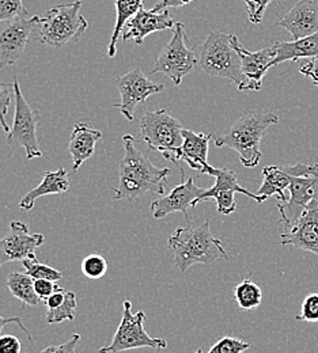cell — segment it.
Masks as SVG:
<instances>
[{"instance_id":"obj_1","label":"cell","mask_w":318,"mask_h":353,"mask_svg":"<svg viewBox=\"0 0 318 353\" xmlns=\"http://www.w3.org/2000/svg\"><path fill=\"white\" fill-rule=\"evenodd\" d=\"M123 143L126 154L120 162L119 188L115 192V199L134 201L147 193L165 194L172 170L157 168L147 155L137 150L132 134H124Z\"/></svg>"},{"instance_id":"obj_2","label":"cell","mask_w":318,"mask_h":353,"mask_svg":"<svg viewBox=\"0 0 318 353\" xmlns=\"http://www.w3.org/2000/svg\"><path fill=\"white\" fill-rule=\"evenodd\" d=\"M277 123V114L271 112H246L226 132L212 137L217 147L234 150L239 155L241 163L252 169L260 163L263 157L260 144L264 134Z\"/></svg>"},{"instance_id":"obj_3","label":"cell","mask_w":318,"mask_h":353,"mask_svg":"<svg viewBox=\"0 0 318 353\" xmlns=\"http://www.w3.org/2000/svg\"><path fill=\"white\" fill-rule=\"evenodd\" d=\"M169 249L175 254V265L185 273L195 264L211 265L218 260H228V252L221 239L215 238L210 221L193 227H179L168 239Z\"/></svg>"},{"instance_id":"obj_4","label":"cell","mask_w":318,"mask_h":353,"mask_svg":"<svg viewBox=\"0 0 318 353\" xmlns=\"http://www.w3.org/2000/svg\"><path fill=\"white\" fill-rule=\"evenodd\" d=\"M82 1L57 4L48 10L40 18L37 26V40L41 44L60 49L78 43L89 28V22L81 14Z\"/></svg>"},{"instance_id":"obj_5","label":"cell","mask_w":318,"mask_h":353,"mask_svg":"<svg viewBox=\"0 0 318 353\" xmlns=\"http://www.w3.org/2000/svg\"><path fill=\"white\" fill-rule=\"evenodd\" d=\"M141 139L150 150L159 152L168 162L179 163L182 145V124L168 110L158 109L143 114L139 123Z\"/></svg>"},{"instance_id":"obj_6","label":"cell","mask_w":318,"mask_h":353,"mask_svg":"<svg viewBox=\"0 0 318 353\" xmlns=\"http://www.w3.org/2000/svg\"><path fill=\"white\" fill-rule=\"evenodd\" d=\"M199 64L210 77L228 79L237 88L242 83L241 59L232 45V34L211 32L200 48Z\"/></svg>"},{"instance_id":"obj_7","label":"cell","mask_w":318,"mask_h":353,"mask_svg":"<svg viewBox=\"0 0 318 353\" xmlns=\"http://www.w3.org/2000/svg\"><path fill=\"white\" fill-rule=\"evenodd\" d=\"M15 90V114L10 133H7V144L10 147H22L26 151L29 161L43 157V151L39 143V124L41 114L37 109H33L25 99L19 81L14 78Z\"/></svg>"},{"instance_id":"obj_8","label":"cell","mask_w":318,"mask_h":353,"mask_svg":"<svg viewBox=\"0 0 318 353\" xmlns=\"http://www.w3.org/2000/svg\"><path fill=\"white\" fill-rule=\"evenodd\" d=\"M196 64L197 57L189 44L185 26L177 22L172 40L159 52L151 74H163L175 86H180L182 79L195 70Z\"/></svg>"},{"instance_id":"obj_9","label":"cell","mask_w":318,"mask_h":353,"mask_svg":"<svg viewBox=\"0 0 318 353\" xmlns=\"http://www.w3.org/2000/svg\"><path fill=\"white\" fill-rule=\"evenodd\" d=\"M132 303L127 299L123 305V318L117 327V332L108 347L101 348L98 353H120L137 348H152L162 351L168 348V341L163 339H154L148 336L144 329L146 312L137 311L132 314Z\"/></svg>"},{"instance_id":"obj_10","label":"cell","mask_w":318,"mask_h":353,"mask_svg":"<svg viewBox=\"0 0 318 353\" xmlns=\"http://www.w3.org/2000/svg\"><path fill=\"white\" fill-rule=\"evenodd\" d=\"M40 18L30 15L0 22V70L15 64L23 56Z\"/></svg>"},{"instance_id":"obj_11","label":"cell","mask_w":318,"mask_h":353,"mask_svg":"<svg viewBox=\"0 0 318 353\" xmlns=\"http://www.w3.org/2000/svg\"><path fill=\"white\" fill-rule=\"evenodd\" d=\"M117 88L121 94L120 103H116L115 108L128 120L132 121L135 112L140 105H143L148 97L157 95L165 90L163 85L152 83L141 68H134L126 75L116 79Z\"/></svg>"},{"instance_id":"obj_12","label":"cell","mask_w":318,"mask_h":353,"mask_svg":"<svg viewBox=\"0 0 318 353\" xmlns=\"http://www.w3.org/2000/svg\"><path fill=\"white\" fill-rule=\"evenodd\" d=\"M46 236L43 234H30L28 224L11 221L8 234L0 239V268L11 261H23L36 256V250L43 246Z\"/></svg>"},{"instance_id":"obj_13","label":"cell","mask_w":318,"mask_h":353,"mask_svg":"<svg viewBox=\"0 0 318 353\" xmlns=\"http://www.w3.org/2000/svg\"><path fill=\"white\" fill-rule=\"evenodd\" d=\"M183 170L181 169V183L176 186L169 194L151 203L150 210L155 219H163L173 212H181L186 221L190 224L189 212L197 205L199 197L204 193L206 188H200L195 183L193 178L189 176L183 181Z\"/></svg>"},{"instance_id":"obj_14","label":"cell","mask_w":318,"mask_h":353,"mask_svg":"<svg viewBox=\"0 0 318 353\" xmlns=\"http://www.w3.org/2000/svg\"><path fill=\"white\" fill-rule=\"evenodd\" d=\"M290 197L284 203H277L280 221L286 230L298 221L313 200L318 199V174L294 176L288 186Z\"/></svg>"},{"instance_id":"obj_15","label":"cell","mask_w":318,"mask_h":353,"mask_svg":"<svg viewBox=\"0 0 318 353\" xmlns=\"http://www.w3.org/2000/svg\"><path fill=\"white\" fill-rule=\"evenodd\" d=\"M232 45L241 59L242 83L238 88L239 91H259L263 88V79L267 71L273 67L276 57L273 46L266 48L257 52H249L245 49L237 36L232 34Z\"/></svg>"},{"instance_id":"obj_16","label":"cell","mask_w":318,"mask_h":353,"mask_svg":"<svg viewBox=\"0 0 318 353\" xmlns=\"http://www.w3.org/2000/svg\"><path fill=\"white\" fill-rule=\"evenodd\" d=\"M214 186L204 190V193L199 197L197 204L207 201L210 199L215 200L218 205V212L222 215H231L237 210L235 204V193H242L250 199H253L256 203L261 204L264 203V199L260 197L256 193L249 192L248 189L242 188L238 182V176L230 170V169H218V174L215 176Z\"/></svg>"},{"instance_id":"obj_17","label":"cell","mask_w":318,"mask_h":353,"mask_svg":"<svg viewBox=\"0 0 318 353\" xmlns=\"http://www.w3.org/2000/svg\"><path fill=\"white\" fill-rule=\"evenodd\" d=\"M310 174H318V163L316 165L297 163L292 166H267L263 169V182L256 194L263 197L264 201L271 196H276L279 203H284L287 201L284 190L288 189L291 179L294 176H310Z\"/></svg>"},{"instance_id":"obj_18","label":"cell","mask_w":318,"mask_h":353,"mask_svg":"<svg viewBox=\"0 0 318 353\" xmlns=\"http://www.w3.org/2000/svg\"><path fill=\"white\" fill-rule=\"evenodd\" d=\"M280 239L281 245H291L318 256V199L313 200L299 219L280 235Z\"/></svg>"},{"instance_id":"obj_19","label":"cell","mask_w":318,"mask_h":353,"mask_svg":"<svg viewBox=\"0 0 318 353\" xmlns=\"http://www.w3.org/2000/svg\"><path fill=\"white\" fill-rule=\"evenodd\" d=\"M176 22L172 18L169 10L154 12L151 10L141 8L137 15L127 22L121 32L123 41H134L135 44L141 45L146 37L151 33L175 29Z\"/></svg>"},{"instance_id":"obj_20","label":"cell","mask_w":318,"mask_h":353,"mask_svg":"<svg viewBox=\"0 0 318 353\" xmlns=\"http://www.w3.org/2000/svg\"><path fill=\"white\" fill-rule=\"evenodd\" d=\"M276 25L286 29L294 41L316 34L318 32V1L299 0Z\"/></svg>"},{"instance_id":"obj_21","label":"cell","mask_w":318,"mask_h":353,"mask_svg":"<svg viewBox=\"0 0 318 353\" xmlns=\"http://www.w3.org/2000/svg\"><path fill=\"white\" fill-rule=\"evenodd\" d=\"M182 139L180 159L192 170H197L200 174L217 176L218 169L208 163V144L212 139V134L195 133L183 130Z\"/></svg>"},{"instance_id":"obj_22","label":"cell","mask_w":318,"mask_h":353,"mask_svg":"<svg viewBox=\"0 0 318 353\" xmlns=\"http://www.w3.org/2000/svg\"><path fill=\"white\" fill-rule=\"evenodd\" d=\"M101 139L102 133L91 128L86 123H78L74 127L68 141V151L71 154L72 169L75 173H78L81 166L94 155L95 145Z\"/></svg>"},{"instance_id":"obj_23","label":"cell","mask_w":318,"mask_h":353,"mask_svg":"<svg viewBox=\"0 0 318 353\" xmlns=\"http://www.w3.org/2000/svg\"><path fill=\"white\" fill-rule=\"evenodd\" d=\"M68 188H70V176H68L67 169L60 168L56 172H46L43 176L41 183L21 199L19 208L29 212L34 208L36 201L40 197L49 196V194H63L68 192Z\"/></svg>"},{"instance_id":"obj_24","label":"cell","mask_w":318,"mask_h":353,"mask_svg":"<svg viewBox=\"0 0 318 353\" xmlns=\"http://www.w3.org/2000/svg\"><path fill=\"white\" fill-rule=\"evenodd\" d=\"M276 53L273 65L284 61H298L301 59H313L318 56V32L313 36L291 43H275Z\"/></svg>"},{"instance_id":"obj_25","label":"cell","mask_w":318,"mask_h":353,"mask_svg":"<svg viewBox=\"0 0 318 353\" xmlns=\"http://www.w3.org/2000/svg\"><path fill=\"white\" fill-rule=\"evenodd\" d=\"M116 7V23L113 28L112 39L108 44V54L110 57L116 56L117 43L121 37V32L127 22L132 19L137 12L143 8V0H115Z\"/></svg>"},{"instance_id":"obj_26","label":"cell","mask_w":318,"mask_h":353,"mask_svg":"<svg viewBox=\"0 0 318 353\" xmlns=\"http://www.w3.org/2000/svg\"><path fill=\"white\" fill-rule=\"evenodd\" d=\"M7 288L12 296L22 302L23 307L37 306L41 302L34 290V280L26 273H10L7 277Z\"/></svg>"},{"instance_id":"obj_27","label":"cell","mask_w":318,"mask_h":353,"mask_svg":"<svg viewBox=\"0 0 318 353\" xmlns=\"http://www.w3.org/2000/svg\"><path fill=\"white\" fill-rule=\"evenodd\" d=\"M234 298L239 309L244 311L256 309L263 302L261 288L249 279L242 280L234 290Z\"/></svg>"},{"instance_id":"obj_28","label":"cell","mask_w":318,"mask_h":353,"mask_svg":"<svg viewBox=\"0 0 318 353\" xmlns=\"http://www.w3.org/2000/svg\"><path fill=\"white\" fill-rule=\"evenodd\" d=\"M75 310H77V294L72 291H67L66 299L59 307L46 311V323L56 325L64 321L72 322L75 319Z\"/></svg>"},{"instance_id":"obj_29","label":"cell","mask_w":318,"mask_h":353,"mask_svg":"<svg viewBox=\"0 0 318 353\" xmlns=\"http://www.w3.org/2000/svg\"><path fill=\"white\" fill-rule=\"evenodd\" d=\"M22 265L25 268V273L29 274L33 280H50V281H59L63 279V273L49 265L41 264L36 256L29 257L22 261Z\"/></svg>"},{"instance_id":"obj_30","label":"cell","mask_w":318,"mask_h":353,"mask_svg":"<svg viewBox=\"0 0 318 353\" xmlns=\"http://www.w3.org/2000/svg\"><path fill=\"white\" fill-rule=\"evenodd\" d=\"M85 277L91 280H98L103 277L108 272V261L99 254H89L81 265Z\"/></svg>"},{"instance_id":"obj_31","label":"cell","mask_w":318,"mask_h":353,"mask_svg":"<svg viewBox=\"0 0 318 353\" xmlns=\"http://www.w3.org/2000/svg\"><path fill=\"white\" fill-rule=\"evenodd\" d=\"M15 98L14 83H4L0 81V127L6 133H10L11 128L7 124V113L11 106V101Z\"/></svg>"},{"instance_id":"obj_32","label":"cell","mask_w":318,"mask_h":353,"mask_svg":"<svg viewBox=\"0 0 318 353\" xmlns=\"http://www.w3.org/2000/svg\"><path fill=\"white\" fill-rule=\"evenodd\" d=\"M250 343L235 339V337H223L215 343L207 353H244L250 350Z\"/></svg>"},{"instance_id":"obj_33","label":"cell","mask_w":318,"mask_h":353,"mask_svg":"<svg viewBox=\"0 0 318 353\" xmlns=\"http://www.w3.org/2000/svg\"><path fill=\"white\" fill-rule=\"evenodd\" d=\"M30 17V12L25 8L22 0H0V22L14 18Z\"/></svg>"},{"instance_id":"obj_34","label":"cell","mask_w":318,"mask_h":353,"mask_svg":"<svg viewBox=\"0 0 318 353\" xmlns=\"http://www.w3.org/2000/svg\"><path fill=\"white\" fill-rule=\"evenodd\" d=\"M271 1H280V0H244L246 6L249 22L253 25L261 23L264 12Z\"/></svg>"},{"instance_id":"obj_35","label":"cell","mask_w":318,"mask_h":353,"mask_svg":"<svg viewBox=\"0 0 318 353\" xmlns=\"http://www.w3.org/2000/svg\"><path fill=\"white\" fill-rule=\"evenodd\" d=\"M297 321L318 322V294H310L304 299L301 314L295 316Z\"/></svg>"},{"instance_id":"obj_36","label":"cell","mask_w":318,"mask_h":353,"mask_svg":"<svg viewBox=\"0 0 318 353\" xmlns=\"http://www.w3.org/2000/svg\"><path fill=\"white\" fill-rule=\"evenodd\" d=\"M61 287L57 285L54 281H50V280H44V279H40V280H34V290H36V294L39 295V298L41 301L46 302V299L54 294L57 290H60Z\"/></svg>"},{"instance_id":"obj_37","label":"cell","mask_w":318,"mask_h":353,"mask_svg":"<svg viewBox=\"0 0 318 353\" xmlns=\"http://www.w3.org/2000/svg\"><path fill=\"white\" fill-rule=\"evenodd\" d=\"M81 341V334H72L66 343L60 345L48 347L40 353H75V350Z\"/></svg>"},{"instance_id":"obj_38","label":"cell","mask_w":318,"mask_h":353,"mask_svg":"<svg viewBox=\"0 0 318 353\" xmlns=\"http://www.w3.org/2000/svg\"><path fill=\"white\" fill-rule=\"evenodd\" d=\"M21 341L12 334L0 336V353H21Z\"/></svg>"},{"instance_id":"obj_39","label":"cell","mask_w":318,"mask_h":353,"mask_svg":"<svg viewBox=\"0 0 318 353\" xmlns=\"http://www.w3.org/2000/svg\"><path fill=\"white\" fill-rule=\"evenodd\" d=\"M299 72H301L302 75H305V77H309V78L312 79L313 85L318 86V56L317 57L310 59L309 61H306V63L301 67Z\"/></svg>"},{"instance_id":"obj_40","label":"cell","mask_w":318,"mask_h":353,"mask_svg":"<svg viewBox=\"0 0 318 353\" xmlns=\"http://www.w3.org/2000/svg\"><path fill=\"white\" fill-rule=\"evenodd\" d=\"M193 0H158L154 7L151 8V11L154 12H161V11H165L170 7H182V6H186L189 3H192Z\"/></svg>"},{"instance_id":"obj_41","label":"cell","mask_w":318,"mask_h":353,"mask_svg":"<svg viewBox=\"0 0 318 353\" xmlns=\"http://www.w3.org/2000/svg\"><path fill=\"white\" fill-rule=\"evenodd\" d=\"M66 292L67 291H64V288H60V290H57L54 294H52L48 299H46V306L48 310H53L56 309V307H59L63 302H64V299H66Z\"/></svg>"},{"instance_id":"obj_42","label":"cell","mask_w":318,"mask_h":353,"mask_svg":"<svg viewBox=\"0 0 318 353\" xmlns=\"http://www.w3.org/2000/svg\"><path fill=\"white\" fill-rule=\"evenodd\" d=\"M10 323H17L22 330H23V333L28 336V339H29V341L30 343H33V336L29 333V330L23 326V323H22V321H21V318L19 316H10V318H4V316H1L0 315V336H1V330H3V327L4 326H7V325H10Z\"/></svg>"},{"instance_id":"obj_43","label":"cell","mask_w":318,"mask_h":353,"mask_svg":"<svg viewBox=\"0 0 318 353\" xmlns=\"http://www.w3.org/2000/svg\"><path fill=\"white\" fill-rule=\"evenodd\" d=\"M196 353H203V351H201V350H199V351H196Z\"/></svg>"}]
</instances>
